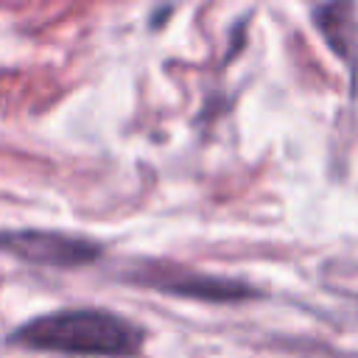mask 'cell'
Returning a JSON list of instances; mask_svg holds the SVG:
<instances>
[{"label":"cell","instance_id":"obj_1","mask_svg":"<svg viewBox=\"0 0 358 358\" xmlns=\"http://www.w3.org/2000/svg\"><path fill=\"white\" fill-rule=\"evenodd\" d=\"M8 344L78 358H134L143 352L145 330L106 308H62L22 322L8 333Z\"/></svg>","mask_w":358,"mask_h":358},{"label":"cell","instance_id":"obj_2","mask_svg":"<svg viewBox=\"0 0 358 358\" xmlns=\"http://www.w3.org/2000/svg\"><path fill=\"white\" fill-rule=\"evenodd\" d=\"M123 280L159 294L199 299V302H243L263 296V291H257L246 280L196 271L190 266H176L165 260H137L123 271Z\"/></svg>","mask_w":358,"mask_h":358},{"label":"cell","instance_id":"obj_3","mask_svg":"<svg viewBox=\"0 0 358 358\" xmlns=\"http://www.w3.org/2000/svg\"><path fill=\"white\" fill-rule=\"evenodd\" d=\"M0 252L28 266L78 268L95 263L103 246L92 238L56 229H0Z\"/></svg>","mask_w":358,"mask_h":358},{"label":"cell","instance_id":"obj_4","mask_svg":"<svg viewBox=\"0 0 358 358\" xmlns=\"http://www.w3.org/2000/svg\"><path fill=\"white\" fill-rule=\"evenodd\" d=\"M313 28L330 45V50L350 67L352 78L358 70V8L355 3H322L310 11Z\"/></svg>","mask_w":358,"mask_h":358}]
</instances>
